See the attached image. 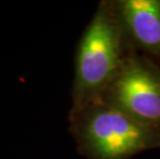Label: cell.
<instances>
[{"label":"cell","mask_w":160,"mask_h":159,"mask_svg":"<svg viewBox=\"0 0 160 159\" xmlns=\"http://www.w3.org/2000/svg\"><path fill=\"white\" fill-rule=\"evenodd\" d=\"M131 52L111 1L99 2L74 53L70 111L99 101Z\"/></svg>","instance_id":"6da1fadb"},{"label":"cell","mask_w":160,"mask_h":159,"mask_svg":"<svg viewBox=\"0 0 160 159\" xmlns=\"http://www.w3.org/2000/svg\"><path fill=\"white\" fill-rule=\"evenodd\" d=\"M69 132L86 159H130L160 149V130L102 101L69 112Z\"/></svg>","instance_id":"7a4b0ae2"},{"label":"cell","mask_w":160,"mask_h":159,"mask_svg":"<svg viewBox=\"0 0 160 159\" xmlns=\"http://www.w3.org/2000/svg\"><path fill=\"white\" fill-rule=\"evenodd\" d=\"M99 101L160 130V66L131 52Z\"/></svg>","instance_id":"3957f363"},{"label":"cell","mask_w":160,"mask_h":159,"mask_svg":"<svg viewBox=\"0 0 160 159\" xmlns=\"http://www.w3.org/2000/svg\"><path fill=\"white\" fill-rule=\"evenodd\" d=\"M129 48L160 58V0H112Z\"/></svg>","instance_id":"277c9868"}]
</instances>
